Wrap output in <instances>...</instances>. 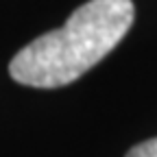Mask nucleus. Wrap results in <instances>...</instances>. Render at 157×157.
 Returning a JSON list of instances; mask_svg holds the SVG:
<instances>
[{
	"mask_svg": "<svg viewBox=\"0 0 157 157\" xmlns=\"http://www.w3.org/2000/svg\"><path fill=\"white\" fill-rule=\"evenodd\" d=\"M131 0H90L68 22L33 39L9 63V74L29 87H63L107 57L133 24Z\"/></svg>",
	"mask_w": 157,
	"mask_h": 157,
	"instance_id": "obj_1",
	"label": "nucleus"
},
{
	"mask_svg": "<svg viewBox=\"0 0 157 157\" xmlns=\"http://www.w3.org/2000/svg\"><path fill=\"white\" fill-rule=\"evenodd\" d=\"M127 157H157V137H153V140H146L142 144L133 146Z\"/></svg>",
	"mask_w": 157,
	"mask_h": 157,
	"instance_id": "obj_2",
	"label": "nucleus"
}]
</instances>
